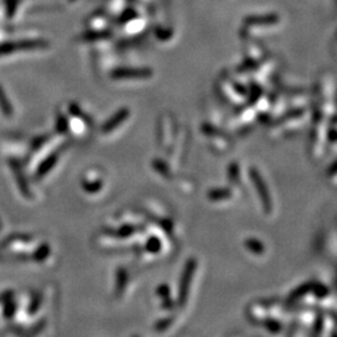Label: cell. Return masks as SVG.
Wrapping results in <instances>:
<instances>
[{
    "label": "cell",
    "mask_w": 337,
    "mask_h": 337,
    "mask_svg": "<svg viewBox=\"0 0 337 337\" xmlns=\"http://www.w3.org/2000/svg\"><path fill=\"white\" fill-rule=\"evenodd\" d=\"M45 47H48V43L45 40H19V42L3 43L0 44V55L18 53V51L44 49Z\"/></svg>",
    "instance_id": "cell-1"
},
{
    "label": "cell",
    "mask_w": 337,
    "mask_h": 337,
    "mask_svg": "<svg viewBox=\"0 0 337 337\" xmlns=\"http://www.w3.org/2000/svg\"><path fill=\"white\" fill-rule=\"evenodd\" d=\"M110 31H96V33H88L83 35V40L86 42H94V40H101V39H107V36H110Z\"/></svg>",
    "instance_id": "cell-5"
},
{
    "label": "cell",
    "mask_w": 337,
    "mask_h": 337,
    "mask_svg": "<svg viewBox=\"0 0 337 337\" xmlns=\"http://www.w3.org/2000/svg\"><path fill=\"white\" fill-rule=\"evenodd\" d=\"M129 2H130V0H129Z\"/></svg>",
    "instance_id": "cell-7"
},
{
    "label": "cell",
    "mask_w": 337,
    "mask_h": 337,
    "mask_svg": "<svg viewBox=\"0 0 337 337\" xmlns=\"http://www.w3.org/2000/svg\"><path fill=\"white\" fill-rule=\"evenodd\" d=\"M128 114H129L128 110L121 109L117 115H114V117L110 119L106 124L102 125V129H101L102 133H110V131L114 130L118 125H120V124L125 120L126 117H128Z\"/></svg>",
    "instance_id": "cell-3"
},
{
    "label": "cell",
    "mask_w": 337,
    "mask_h": 337,
    "mask_svg": "<svg viewBox=\"0 0 337 337\" xmlns=\"http://www.w3.org/2000/svg\"><path fill=\"white\" fill-rule=\"evenodd\" d=\"M152 74V71L147 69H117L113 71V79L125 80V79H144Z\"/></svg>",
    "instance_id": "cell-2"
},
{
    "label": "cell",
    "mask_w": 337,
    "mask_h": 337,
    "mask_svg": "<svg viewBox=\"0 0 337 337\" xmlns=\"http://www.w3.org/2000/svg\"><path fill=\"white\" fill-rule=\"evenodd\" d=\"M0 109H2V111L4 113L5 115H12L13 114V109H12V105H10L9 100L7 99V95H5L4 90L2 89V86H0Z\"/></svg>",
    "instance_id": "cell-4"
},
{
    "label": "cell",
    "mask_w": 337,
    "mask_h": 337,
    "mask_svg": "<svg viewBox=\"0 0 337 337\" xmlns=\"http://www.w3.org/2000/svg\"><path fill=\"white\" fill-rule=\"evenodd\" d=\"M56 160H58V155H53L50 156V159H48L45 163L42 164V166H40L39 169V175H44L47 174L48 171L51 169V166H53L54 163H56Z\"/></svg>",
    "instance_id": "cell-6"
}]
</instances>
